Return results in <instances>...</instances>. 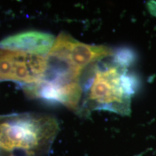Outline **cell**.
<instances>
[{
  "label": "cell",
  "mask_w": 156,
  "mask_h": 156,
  "mask_svg": "<svg viewBox=\"0 0 156 156\" xmlns=\"http://www.w3.org/2000/svg\"><path fill=\"white\" fill-rule=\"evenodd\" d=\"M103 67L95 65L87 90V106L91 110H106L121 115L130 113L131 98L138 83L128 73V65L114 58Z\"/></svg>",
  "instance_id": "6da1fadb"
},
{
  "label": "cell",
  "mask_w": 156,
  "mask_h": 156,
  "mask_svg": "<svg viewBox=\"0 0 156 156\" xmlns=\"http://www.w3.org/2000/svg\"><path fill=\"white\" fill-rule=\"evenodd\" d=\"M11 138V144L0 145V156H48L50 148H30Z\"/></svg>",
  "instance_id": "5b68a950"
},
{
  "label": "cell",
  "mask_w": 156,
  "mask_h": 156,
  "mask_svg": "<svg viewBox=\"0 0 156 156\" xmlns=\"http://www.w3.org/2000/svg\"><path fill=\"white\" fill-rule=\"evenodd\" d=\"M46 68L44 56L0 48V80L32 85L40 81Z\"/></svg>",
  "instance_id": "7a4b0ae2"
},
{
  "label": "cell",
  "mask_w": 156,
  "mask_h": 156,
  "mask_svg": "<svg viewBox=\"0 0 156 156\" xmlns=\"http://www.w3.org/2000/svg\"><path fill=\"white\" fill-rule=\"evenodd\" d=\"M68 52L74 65L82 71L91 64L114 56L113 51L107 46L83 44L72 36L69 39Z\"/></svg>",
  "instance_id": "277c9868"
},
{
  "label": "cell",
  "mask_w": 156,
  "mask_h": 156,
  "mask_svg": "<svg viewBox=\"0 0 156 156\" xmlns=\"http://www.w3.org/2000/svg\"><path fill=\"white\" fill-rule=\"evenodd\" d=\"M54 41V37L49 34L28 31L3 39L0 48L44 56L48 54Z\"/></svg>",
  "instance_id": "3957f363"
}]
</instances>
